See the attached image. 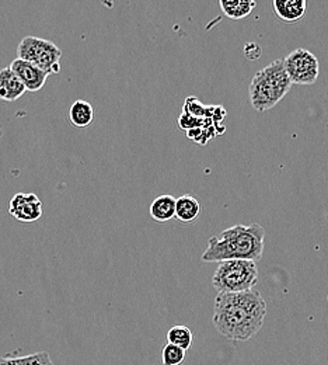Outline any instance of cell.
Returning <instances> with one entry per match:
<instances>
[{"mask_svg": "<svg viewBox=\"0 0 328 365\" xmlns=\"http://www.w3.org/2000/svg\"><path fill=\"white\" fill-rule=\"evenodd\" d=\"M265 315L267 302L255 289L218 294L212 323L223 337L233 341H247L260 333Z\"/></svg>", "mask_w": 328, "mask_h": 365, "instance_id": "1", "label": "cell"}, {"mask_svg": "<svg viewBox=\"0 0 328 365\" xmlns=\"http://www.w3.org/2000/svg\"><path fill=\"white\" fill-rule=\"evenodd\" d=\"M265 230L260 224L233 225L208 240L201 260L222 263L228 260L257 262L264 253Z\"/></svg>", "mask_w": 328, "mask_h": 365, "instance_id": "2", "label": "cell"}, {"mask_svg": "<svg viewBox=\"0 0 328 365\" xmlns=\"http://www.w3.org/2000/svg\"><path fill=\"white\" fill-rule=\"evenodd\" d=\"M292 81L285 69L283 59H277L258 71L248 88L251 106L258 113L274 108L292 88Z\"/></svg>", "mask_w": 328, "mask_h": 365, "instance_id": "3", "label": "cell"}, {"mask_svg": "<svg viewBox=\"0 0 328 365\" xmlns=\"http://www.w3.org/2000/svg\"><path fill=\"white\" fill-rule=\"evenodd\" d=\"M258 282V267L251 260H228L219 263L212 275V285L218 294L245 292Z\"/></svg>", "mask_w": 328, "mask_h": 365, "instance_id": "4", "label": "cell"}, {"mask_svg": "<svg viewBox=\"0 0 328 365\" xmlns=\"http://www.w3.org/2000/svg\"><path fill=\"white\" fill-rule=\"evenodd\" d=\"M17 58L33 63L48 75H58L60 72L62 51L55 43L40 37L28 36L23 38L17 46Z\"/></svg>", "mask_w": 328, "mask_h": 365, "instance_id": "5", "label": "cell"}, {"mask_svg": "<svg viewBox=\"0 0 328 365\" xmlns=\"http://www.w3.org/2000/svg\"><path fill=\"white\" fill-rule=\"evenodd\" d=\"M285 69L293 85H313L320 75V63L314 53L305 48L292 51L283 59Z\"/></svg>", "mask_w": 328, "mask_h": 365, "instance_id": "6", "label": "cell"}, {"mask_svg": "<svg viewBox=\"0 0 328 365\" xmlns=\"http://www.w3.org/2000/svg\"><path fill=\"white\" fill-rule=\"evenodd\" d=\"M9 214L23 224H33L43 218V201L34 192H17L9 201Z\"/></svg>", "mask_w": 328, "mask_h": 365, "instance_id": "7", "label": "cell"}, {"mask_svg": "<svg viewBox=\"0 0 328 365\" xmlns=\"http://www.w3.org/2000/svg\"><path fill=\"white\" fill-rule=\"evenodd\" d=\"M9 66L18 76V79L21 81V83L24 85L27 91L36 93V91H41L47 83L48 76H49L47 72L34 66L30 62L16 58Z\"/></svg>", "mask_w": 328, "mask_h": 365, "instance_id": "8", "label": "cell"}, {"mask_svg": "<svg viewBox=\"0 0 328 365\" xmlns=\"http://www.w3.org/2000/svg\"><path fill=\"white\" fill-rule=\"evenodd\" d=\"M26 91L24 85L10 66H6L0 71V101H17Z\"/></svg>", "mask_w": 328, "mask_h": 365, "instance_id": "9", "label": "cell"}, {"mask_svg": "<svg viewBox=\"0 0 328 365\" xmlns=\"http://www.w3.org/2000/svg\"><path fill=\"white\" fill-rule=\"evenodd\" d=\"M273 9L282 21L293 24L306 16L307 3L306 0H274Z\"/></svg>", "mask_w": 328, "mask_h": 365, "instance_id": "10", "label": "cell"}, {"mask_svg": "<svg viewBox=\"0 0 328 365\" xmlns=\"http://www.w3.org/2000/svg\"><path fill=\"white\" fill-rule=\"evenodd\" d=\"M176 208H177V198L173 195L164 194L153 200L150 204V217L159 224H166L176 218Z\"/></svg>", "mask_w": 328, "mask_h": 365, "instance_id": "11", "label": "cell"}, {"mask_svg": "<svg viewBox=\"0 0 328 365\" xmlns=\"http://www.w3.org/2000/svg\"><path fill=\"white\" fill-rule=\"evenodd\" d=\"M202 207L201 202L189 195H181L180 198H177V208H176V218L181 222V224H192L198 220V217L201 215Z\"/></svg>", "mask_w": 328, "mask_h": 365, "instance_id": "12", "label": "cell"}, {"mask_svg": "<svg viewBox=\"0 0 328 365\" xmlns=\"http://www.w3.org/2000/svg\"><path fill=\"white\" fill-rule=\"evenodd\" d=\"M69 120L76 128H86L94 120L93 106L86 100H76L69 110Z\"/></svg>", "mask_w": 328, "mask_h": 365, "instance_id": "13", "label": "cell"}, {"mask_svg": "<svg viewBox=\"0 0 328 365\" xmlns=\"http://www.w3.org/2000/svg\"><path fill=\"white\" fill-rule=\"evenodd\" d=\"M219 6L226 17L232 20H241L251 14L257 3L254 0H221Z\"/></svg>", "mask_w": 328, "mask_h": 365, "instance_id": "14", "label": "cell"}, {"mask_svg": "<svg viewBox=\"0 0 328 365\" xmlns=\"http://www.w3.org/2000/svg\"><path fill=\"white\" fill-rule=\"evenodd\" d=\"M0 365H53V363L47 351H40L21 357H0Z\"/></svg>", "mask_w": 328, "mask_h": 365, "instance_id": "15", "label": "cell"}, {"mask_svg": "<svg viewBox=\"0 0 328 365\" xmlns=\"http://www.w3.org/2000/svg\"><path fill=\"white\" fill-rule=\"evenodd\" d=\"M167 343L174 344L183 350L187 351L188 349H191L192 346V340H194V334L191 331V329L184 326V324H176L173 326L169 331H167Z\"/></svg>", "mask_w": 328, "mask_h": 365, "instance_id": "16", "label": "cell"}, {"mask_svg": "<svg viewBox=\"0 0 328 365\" xmlns=\"http://www.w3.org/2000/svg\"><path fill=\"white\" fill-rule=\"evenodd\" d=\"M186 359V350L167 343L162 351L163 365H181Z\"/></svg>", "mask_w": 328, "mask_h": 365, "instance_id": "17", "label": "cell"}, {"mask_svg": "<svg viewBox=\"0 0 328 365\" xmlns=\"http://www.w3.org/2000/svg\"><path fill=\"white\" fill-rule=\"evenodd\" d=\"M244 52L248 59H258L261 55V48L257 44H247L244 48Z\"/></svg>", "mask_w": 328, "mask_h": 365, "instance_id": "18", "label": "cell"}]
</instances>
